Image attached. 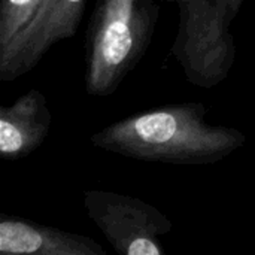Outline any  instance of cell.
<instances>
[{
    "label": "cell",
    "instance_id": "obj_2",
    "mask_svg": "<svg viewBox=\"0 0 255 255\" xmlns=\"http://www.w3.org/2000/svg\"><path fill=\"white\" fill-rule=\"evenodd\" d=\"M158 0H97L87 36L85 90L109 96L143 57L160 13Z\"/></svg>",
    "mask_w": 255,
    "mask_h": 255
},
{
    "label": "cell",
    "instance_id": "obj_1",
    "mask_svg": "<svg viewBox=\"0 0 255 255\" xmlns=\"http://www.w3.org/2000/svg\"><path fill=\"white\" fill-rule=\"evenodd\" d=\"M202 103L169 105L106 126L91 136L103 151L167 164H214L241 149L244 131L212 124Z\"/></svg>",
    "mask_w": 255,
    "mask_h": 255
},
{
    "label": "cell",
    "instance_id": "obj_5",
    "mask_svg": "<svg viewBox=\"0 0 255 255\" xmlns=\"http://www.w3.org/2000/svg\"><path fill=\"white\" fill-rule=\"evenodd\" d=\"M0 251L13 255H105L91 238L1 215Z\"/></svg>",
    "mask_w": 255,
    "mask_h": 255
},
{
    "label": "cell",
    "instance_id": "obj_3",
    "mask_svg": "<svg viewBox=\"0 0 255 255\" xmlns=\"http://www.w3.org/2000/svg\"><path fill=\"white\" fill-rule=\"evenodd\" d=\"M88 218L99 227L117 254L161 255L160 238L170 233L172 221L155 206L127 194L90 190L84 194Z\"/></svg>",
    "mask_w": 255,
    "mask_h": 255
},
{
    "label": "cell",
    "instance_id": "obj_7",
    "mask_svg": "<svg viewBox=\"0 0 255 255\" xmlns=\"http://www.w3.org/2000/svg\"><path fill=\"white\" fill-rule=\"evenodd\" d=\"M42 0H1L0 6V48L31 18Z\"/></svg>",
    "mask_w": 255,
    "mask_h": 255
},
{
    "label": "cell",
    "instance_id": "obj_4",
    "mask_svg": "<svg viewBox=\"0 0 255 255\" xmlns=\"http://www.w3.org/2000/svg\"><path fill=\"white\" fill-rule=\"evenodd\" d=\"M87 0H42L31 18L0 48V79L13 81L58 42L75 36Z\"/></svg>",
    "mask_w": 255,
    "mask_h": 255
},
{
    "label": "cell",
    "instance_id": "obj_9",
    "mask_svg": "<svg viewBox=\"0 0 255 255\" xmlns=\"http://www.w3.org/2000/svg\"><path fill=\"white\" fill-rule=\"evenodd\" d=\"M163 1H169V3H176L178 0H163Z\"/></svg>",
    "mask_w": 255,
    "mask_h": 255
},
{
    "label": "cell",
    "instance_id": "obj_6",
    "mask_svg": "<svg viewBox=\"0 0 255 255\" xmlns=\"http://www.w3.org/2000/svg\"><path fill=\"white\" fill-rule=\"evenodd\" d=\"M51 111L45 96L31 88L10 106L0 108V154L19 160L36 151L48 137Z\"/></svg>",
    "mask_w": 255,
    "mask_h": 255
},
{
    "label": "cell",
    "instance_id": "obj_8",
    "mask_svg": "<svg viewBox=\"0 0 255 255\" xmlns=\"http://www.w3.org/2000/svg\"><path fill=\"white\" fill-rule=\"evenodd\" d=\"M242 1L244 0H214L217 18L226 28H230L233 19L238 16Z\"/></svg>",
    "mask_w": 255,
    "mask_h": 255
}]
</instances>
